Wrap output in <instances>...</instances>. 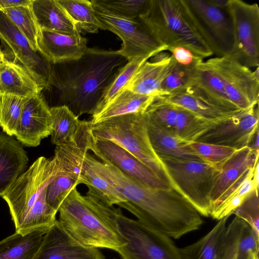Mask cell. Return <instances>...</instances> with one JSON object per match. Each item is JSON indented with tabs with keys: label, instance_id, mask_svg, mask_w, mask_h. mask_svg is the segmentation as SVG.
I'll return each instance as SVG.
<instances>
[{
	"label": "cell",
	"instance_id": "obj_8",
	"mask_svg": "<svg viewBox=\"0 0 259 259\" xmlns=\"http://www.w3.org/2000/svg\"><path fill=\"white\" fill-rule=\"evenodd\" d=\"M55 159L38 158L12 184L2 197L9 205L18 229L44 188L59 174Z\"/></svg>",
	"mask_w": 259,
	"mask_h": 259
},
{
	"label": "cell",
	"instance_id": "obj_49",
	"mask_svg": "<svg viewBox=\"0 0 259 259\" xmlns=\"http://www.w3.org/2000/svg\"><path fill=\"white\" fill-rule=\"evenodd\" d=\"M258 162L255 165L253 177H252V182L254 187V189L258 192V186H259V179H258Z\"/></svg>",
	"mask_w": 259,
	"mask_h": 259
},
{
	"label": "cell",
	"instance_id": "obj_27",
	"mask_svg": "<svg viewBox=\"0 0 259 259\" xmlns=\"http://www.w3.org/2000/svg\"><path fill=\"white\" fill-rule=\"evenodd\" d=\"M231 215L219 220L203 237L187 246L179 248L183 259H221Z\"/></svg>",
	"mask_w": 259,
	"mask_h": 259
},
{
	"label": "cell",
	"instance_id": "obj_28",
	"mask_svg": "<svg viewBox=\"0 0 259 259\" xmlns=\"http://www.w3.org/2000/svg\"><path fill=\"white\" fill-rule=\"evenodd\" d=\"M191 86L195 88L218 106L233 110H240L230 103L219 75L206 61H203L196 66Z\"/></svg>",
	"mask_w": 259,
	"mask_h": 259
},
{
	"label": "cell",
	"instance_id": "obj_39",
	"mask_svg": "<svg viewBox=\"0 0 259 259\" xmlns=\"http://www.w3.org/2000/svg\"><path fill=\"white\" fill-rule=\"evenodd\" d=\"M148 59L149 58L146 57H139L127 61L120 69L113 81L107 88L95 109L109 102L123 90L137 69Z\"/></svg>",
	"mask_w": 259,
	"mask_h": 259
},
{
	"label": "cell",
	"instance_id": "obj_9",
	"mask_svg": "<svg viewBox=\"0 0 259 259\" xmlns=\"http://www.w3.org/2000/svg\"><path fill=\"white\" fill-rule=\"evenodd\" d=\"M92 4L102 29L109 30L121 38L122 46L116 52L127 61L139 57L149 59L162 51H166L167 47L157 42L141 17L124 18Z\"/></svg>",
	"mask_w": 259,
	"mask_h": 259
},
{
	"label": "cell",
	"instance_id": "obj_48",
	"mask_svg": "<svg viewBox=\"0 0 259 259\" xmlns=\"http://www.w3.org/2000/svg\"><path fill=\"white\" fill-rule=\"evenodd\" d=\"M213 6L223 10H227L229 0H208Z\"/></svg>",
	"mask_w": 259,
	"mask_h": 259
},
{
	"label": "cell",
	"instance_id": "obj_26",
	"mask_svg": "<svg viewBox=\"0 0 259 259\" xmlns=\"http://www.w3.org/2000/svg\"><path fill=\"white\" fill-rule=\"evenodd\" d=\"M30 7L39 29L80 34L57 0H31Z\"/></svg>",
	"mask_w": 259,
	"mask_h": 259
},
{
	"label": "cell",
	"instance_id": "obj_20",
	"mask_svg": "<svg viewBox=\"0 0 259 259\" xmlns=\"http://www.w3.org/2000/svg\"><path fill=\"white\" fill-rule=\"evenodd\" d=\"M259 151L245 147L237 150L223 165L210 194L212 210L217 201L246 171L258 162ZM212 211V210H211Z\"/></svg>",
	"mask_w": 259,
	"mask_h": 259
},
{
	"label": "cell",
	"instance_id": "obj_7",
	"mask_svg": "<svg viewBox=\"0 0 259 259\" xmlns=\"http://www.w3.org/2000/svg\"><path fill=\"white\" fill-rule=\"evenodd\" d=\"M115 217L126 244L117 252L121 259H183L171 238L124 215L116 208Z\"/></svg>",
	"mask_w": 259,
	"mask_h": 259
},
{
	"label": "cell",
	"instance_id": "obj_16",
	"mask_svg": "<svg viewBox=\"0 0 259 259\" xmlns=\"http://www.w3.org/2000/svg\"><path fill=\"white\" fill-rule=\"evenodd\" d=\"M52 120L50 107L41 94L27 97L15 135L27 147H36L51 135Z\"/></svg>",
	"mask_w": 259,
	"mask_h": 259
},
{
	"label": "cell",
	"instance_id": "obj_3",
	"mask_svg": "<svg viewBox=\"0 0 259 259\" xmlns=\"http://www.w3.org/2000/svg\"><path fill=\"white\" fill-rule=\"evenodd\" d=\"M88 187L84 196L76 187L71 190L59 208L58 221L81 244L117 252L126 240L117 226L116 207L109 205L93 188Z\"/></svg>",
	"mask_w": 259,
	"mask_h": 259
},
{
	"label": "cell",
	"instance_id": "obj_32",
	"mask_svg": "<svg viewBox=\"0 0 259 259\" xmlns=\"http://www.w3.org/2000/svg\"><path fill=\"white\" fill-rule=\"evenodd\" d=\"M72 20L78 32L96 33L102 29L93 5L88 0H57Z\"/></svg>",
	"mask_w": 259,
	"mask_h": 259
},
{
	"label": "cell",
	"instance_id": "obj_17",
	"mask_svg": "<svg viewBox=\"0 0 259 259\" xmlns=\"http://www.w3.org/2000/svg\"><path fill=\"white\" fill-rule=\"evenodd\" d=\"M34 259H106L98 248L85 246L74 239L56 220L45 234Z\"/></svg>",
	"mask_w": 259,
	"mask_h": 259
},
{
	"label": "cell",
	"instance_id": "obj_25",
	"mask_svg": "<svg viewBox=\"0 0 259 259\" xmlns=\"http://www.w3.org/2000/svg\"><path fill=\"white\" fill-rule=\"evenodd\" d=\"M42 89L20 64L6 58L0 66V95L30 97Z\"/></svg>",
	"mask_w": 259,
	"mask_h": 259
},
{
	"label": "cell",
	"instance_id": "obj_12",
	"mask_svg": "<svg viewBox=\"0 0 259 259\" xmlns=\"http://www.w3.org/2000/svg\"><path fill=\"white\" fill-rule=\"evenodd\" d=\"M183 1L193 24L213 54L218 57L229 54L233 45V30L227 11L213 6L208 0Z\"/></svg>",
	"mask_w": 259,
	"mask_h": 259
},
{
	"label": "cell",
	"instance_id": "obj_1",
	"mask_svg": "<svg viewBox=\"0 0 259 259\" xmlns=\"http://www.w3.org/2000/svg\"><path fill=\"white\" fill-rule=\"evenodd\" d=\"M91 160L99 174L126 199L122 208L147 227L177 239L198 230L203 223L196 209L174 189L149 187L93 156Z\"/></svg>",
	"mask_w": 259,
	"mask_h": 259
},
{
	"label": "cell",
	"instance_id": "obj_22",
	"mask_svg": "<svg viewBox=\"0 0 259 259\" xmlns=\"http://www.w3.org/2000/svg\"><path fill=\"white\" fill-rule=\"evenodd\" d=\"M28 162L21 144L12 136L0 132V196L22 174Z\"/></svg>",
	"mask_w": 259,
	"mask_h": 259
},
{
	"label": "cell",
	"instance_id": "obj_50",
	"mask_svg": "<svg viewBox=\"0 0 259 259\" xmlns=\"http://www.w3.org/2000/svg\"><path fill=\"white\" fill-rule=\"evenodd\" d=\"M5 58L6 57L5 54L4 52L2 51L1 47L0 46V66L3 63Z\"/></svg>",
	"mask_w": 259,
	"mask_h": 259
},
{
	"label": "cell",
	"instance_id": "obj_31",
	"mask_svg": "<svg viewBox=\"0 0 259 259\" xmlns=\"http://www.w3.org/2000/svg\"><path fill=\"white\" fill-rule=\"evenodd\" d=\"M52 120L51 142L56 146L72 142L77 137L83 120H80L65 106L50 107Z\"/></svg>",
	"mask_w": 259,
	"mask_h": 259
},
{
	"label": "cell",
	"instance_id": "obj_19",
	"mask_svg": "<svg viewBox=\"0 0 259 259\" xmlns=\"http://www.w3.org/2000/svg\"><path fill=\"white\" fill-rule=\"evenodd\" d=\"M156 97L209 120L224 121L240 111L217 105L192 86L168 95Z\"/></svg>",
	"mask_w": 259,
	"mask_h": 259
},
{
	"label": "cell",
	"instance_id": "obj_14",
	"mask_svg": "<svg viewBox=\"0 0 259 259\" xmlns=\"http://www.w3.org/2000/svg\"><path fill=\"white\" fill-rule=\"evenodd\" d=\"M257 127L258 105L238 111L205 132L195 141L223 145L239 150L248 147Z\"/></svg>",
	"mask_w": 259,
	"mask_h": 259
},
{
	"label": "cell",
	"instance_id": "obj_24",
	"mask_svg": "<svg viewBox=\"0 0 259 259\" xmlns=\"http://www.w3.org/2000/svg\"><path fill=\"white\" fill-rule=\"evenodd\" d=\"M155 97L143 95L124 89L111 100L92 112L91 124L112 117L137 113H145Z\"/></svg>",
	"mask_w": 259,
	"mask_h": 259
},
{
	"label": "cell",
	"instance_id": "obj_5",
	"mask_svg": "<svg viewBox=\"0 0 259 259\" xmlns=\"http://www.w3.org/2000/svg\"><path fill=\"white\" fill-rule=\"evenodd\" d=\"M90 128L93 138L119 145L170 186L162 163L151 146L145 112L116 116L95 124L90 122Z\"/></svg>",
	"mask_w": 259,
	"mask_h": 259
},
{
	"label": "cell",
	"instance_id": "obj_23",
	"mask_svg": "<svg viewBox=\"0 0 259 259\" xmlns=\"http://www.w3.org/2000/svg\"><path fill=\"white\" fill-rule=\"evenodd\" d=\"M175 64L171 55L164 60L147 61L137 69L124 89L143 95L161 96L162 83Z\"/></svg>",
	"mask_w": 259,
	"mask_h": 259
},
{
	"label": "cell",
	"instance_id": "obj_30",
	"mask_svg": "<svg viewBox=\"0 0 259 259\" xmlns=\"http://www.w3.org/2000/svg\"><path fill=\"white\" fill-rule=\"evenodd\" d=\"M255 167L246 171L220 197L213 206L211 217L219 220L231 215L251 192L255 190L252 182Z\"/></svg>",
	"mask_w": 259,
	"mask_h": 259
},
{
	"label": "cell",
	"instance_id": "obj_42",
	"mask_svg": "<svg viewBox=\"0 0 259 259\" xmlns=\"http://www.w3.org/2000/svg\"><path fill=\"white\" fill-rule=\"evenodd\" d=\"M248 224L259 236L258 192L252 190L232 213Z\"/></svg>",
	"mask_w": 259,
	"mask_h": 259
},
{
	"label": "cell",
	"instance_id": "obj_18",
	"mask_svg": "<svg viewBox=\"0 0 259 259\" xmlns=\"http://www.w3.org/2000/svg\"><path fill=\"white\" fill-rule=\"evenodd\" d=\"M87 39L74 35L39 29L38 51L52 64L77 60L85 52Z\"/></svg>",
	"mask_w": 259,
	"mask_h": 259
},
{
	"label": "cell",
	"instance_id": "obj_21",
	"mask_svg": "<svg viewBox=\"0 0 259 259\" xmlns=\"http://www.w3.org/2000/svg\"><path fill=\"white\" fill-rule=\"evenodd\" d=\"M146 117L150 141L158 157L204 162L192 148L190 143L180 139L163 128L147 115Z\"/></svg>",
	"mask_w": 259,
	"mask_h": 259
},
{
	"label": "cell",
	"instance_id": "obj_34",
	"mask_svg": "<svg viewBox=\"0 0 259 259\" xmlns=\"http://www.w3.org/2000/svg\"><path fill=\"white\" fill-rule=\"evenodd\" d=\"M88 152L84 159L81 176V184L95 189L110 205L122 207L127 202L125 197L111 185L93 165Z\"/></svg>",
	"mask_w": 259,
	"mask_h": 259
},
{
	"label": "cell",
	"instance_id": "obj_33",
	"mask_svg": "<svg viewBox=\"0 0 259 259\" xmlns=\"http://www.w3.org/2000/svg\"><path fill=\"white\" fill-rule=\"evenodd\" d=\"M42 190L34 205L16 232L25 235L36 230H48L56 221L55 210L46 201V188Z\"/></svg>",
	"mask_w": 259,
	"mask_h": 259
},
{
	"label": "cell",
	"instance_id": "obj_11",
	"mask_svg": "<svg viewBox=\"0 0 259 259\" xmlns=\"http://www.w3.org/2000/svg\"><path fill=\"white\" fill-rule=\"evenodd\" d=\"M206 62L219 75L226 96L235 108L245 110L258 104V66L252 71L229 54Z\"/></svg>",
	"mask_w": 259,
	"mask_h": 259
},
{
	"label": "cell",
	"instance_id": "obj_36",
	"mask_svg": "<svg viewBox=\"0 0 259 259\" xmlns=\"http://www.w3.org/2000/svg\"><path fill=\"white\" fill-rule=\"evenodd\" d=\"M2 11L26 37L33 50L38 52L37 39L39 28L30 5L12 7Z\"/></svg>",
	"mask_w": 259,
	"mask_h": 259
},
{
	"label": "cell",
	"instance_id": "obj_41",
	"mask_svg": "<svg viewBox=\"0 0 259 259\" xmlns=\"http://www.w3.org/2000/svg\"><path fill=\"white\" fill-rule=\"evenodd\" d=\"M195 67H186L176 63L162 83L161 96L168 95L191 86Z\"/></svg>",
	"mask_w": 259,
	"mask_h": 259
},
{
	"label": "cell",
	"instance_id": "obj_43",
	"mask_svg": "<svg viewBox=\"0 0 259 259\" xmlns=\"http://www.w3.org/2000/svg\"><path fill=\"white\" fill-rule=\"evenodd\" d=\"M259 236L243 221L238 240V259H247L250 254L258 255Z\"/></svg>",
	"mask_w": 259,
	"mask_h": 259
},
{
	"label": "cell",
	"instance_id": "obj_40",
	"mask_svg": "<svg viewBox=\"0 0 259 259\" xmlns=\"http://www.w3.org/2000/svg\"><path fill=\"white\" fill-rule=\"evenodd\" d=\"M192 148L203 161L218 169L237 151L227 146L194 141L190 143Z\"/></svg>",
	"mask_w": 259,
	"mask_h": 259
},
{
	"label": "cell",
	"instance_id": "obj_6",
	"mask_svg": "<svg viewBox=\"0 0 259 259\" xmlns=\"http://www.w3.org/2000/svg\"><path fill=\"white\" fill-rule=\"evenodd\" d=\"M159 158L171 187L201 215L210 216L212 210L210 194L220 170L204 162Z\"/></svg>",
	"mask_w": 259,
	"mask_h": 259
},
{
	"label": "cell",
	"instance_id": "obj_4",
	"mask_svg": "<svg viewBox=\"0 0 259 259\" xmlns=\"http://www.w3.org/2000/svg\"><path fill=\"white\" fill-rule=\"evenodd\" d=\"M161 45L182 46L203 59L213 55L193 24L183 0H150L140 17Z\"/></svg>",
	"mask_w": 259,
	"mask_h": 259
},
{
	"label": "cell",
	"instance_id": "obj_37",
	"mask_svg": "<svg viewBox=\"0 0 259 259\" xmlns=\"http://www.w3.org/2000/svg\"><path fill=\"white\" fill-rule=\"evenodd\" d=\"M25 99L11 95H0V126L8 135H15Z\"/></svg>",
	"mask_w": 259,
	"mask_h": 259
},
{
	"label": "cell",
	"instance_id": "obj_13",
	"mask_svg": "<svg viewBox=\"0 0 259 259\" xmlns=\"http://www.w3.org/2000/svg\"><path fill=\"white\" fill-rule=\"evenodd\" d=\"M0 40L8 53L7 59L22 65L42 90H48L52 80V64L33 50L26 37L1 11Z\"/></svg>",
	"mask_w": 259,
	"mask_h": 259
},
{
	"label": "cell",
	"instance_id": "obj_51",
	"mask_svg": "<svg viewBox=\"0 0 259 259\" xmlns=\"http://www.w3.org/2000/svg\"><path fill=\"white\" fill-rule=\"evenodd\" d=\"M247 259H259L258 255H255L254 254H250Z\"/></svg>",
	"mask_w": 259,
	"mask_h": 259
},
{
	"label": "cell",
	"instance_id": "obj_29",
	"mask_svg": "<svg viewBox=\"0 0 259 259\" xmlns=\"http://www.w3.org/2000/svg\"><path fill=\"white\" fill-rule=\"evenodd\" d=\"M46 230H36L25 235L15 232L0 241V259H34Z\"/></svg>",
	"mask_w": 259,
	"mask_h": 259
},
{
	"label": "cell",
	"instance_id": "obj_47",
	"mask_svg": "<svg viewBox=\"0 0 259 259\" xmlns=\"http://www.w3.org/2000/svg\"><path fill=\"white\" fill-rule=\"evenodd\" d=\"M258 127L254 132L250 142L248 146V148L255 151H259V134Z\"/></svg>",
	"mask_w": 259,
	"mask_h": 259
},
{
	"label": "cell",
	"instance_id": "obj_15",
	"mask_svg": "<svg viewBox=\"0 0 259 259\" xmlns=\"http://www.w3.org/2000/svg\"><path fill=\"white\" fill-rule=\"evenodd\" d=\"M90 151L102 160L103 163L117 167L130 178L146 186L160 190L172 188L138 159L111 141L93 137Z\"/></svg>",
	"mask_w": 259,
	"mask_h": 259
},
{
	"label": "cell",
	"instance_id": "obj_10",
	"mask_svg": "<svg viewBox=\"0 0 259 259\" xmlns=\"http://www.w3.org/2000/svg\"><path fill=\"white\" fill-rule=\"evenodd\" d=\"M227 12L233 30V45L229 55L248 68L259 65V8L257 4L229 0Z\"/></svg>",
	"mask_w": 259,
	"mask_h": 259
},
{
	"label": "cell",
	"instance_id": "obj_38",
	"mask_svg": "<svg viewBox=\"0 0 259 259\" xmlns=\"http://www.w3.org/2000/svg\"><path fill=\"white\" fill-rule=\"evenodd\" d=\"M91 2L115 15L134 19L146 13L150 0H92Z\"/></svg>",
	"mask_w": 259,
	"mask_h": 259
},
{
	"label": "cell",
	"instance_id": "obj_46",
	"mask_svg": "<svg viewBox=\"0 0 259 259\" xmlns=\"http://www.w3.org/2000/svg\"><path fill=\"white\" fill-rule=\"evenodd\" d=\"M31 0H0V11L22 5H30Z\"/></svg>",
	"mask_w": 259,
	"mask_h": 259
},
{
	"label": "cell",
	"instance_id": "obj_44",
	"mask_svg": "<svg viewBox=\"0 0 259 259\" xmlns=\"http://www.w3.org/2000/svg\"><path fill=\"white\" fill-rule=\"evenodd\" d=\"M243 222V220L235 216L227 226L221 259H238V240Z\"/></svg>",
	"mask_w": 259,
	"mask_h": 259
},
{
	"label": "cell",
	"instance_id": "obj_35",
	"mask_svg": "<svg viewBox=\"0 0 259 259\" xmlns=\"http://www.w3.org/2000/svg\"><path fill=\"white\" fill-rule=\"evenodd\" d=\"M179 107L174 135L185 142L195 141L205 132L223 121L209 120Z\"/></svg>",
	"mask_w": 259,
	"mask_h": 259
},
{
	"label": "cell",
	"instance_id": "obj_45",
	"mask_svg": "<svg viewBox=\"0 0 259 259\" xmlns=\"http://www.w3.org/2000/svg\"><path fill=\"white\" fill-rule=\"evenodd\" d=\"M166 51L169 52L177 65L183 67L195 66L203 62L204 59L182 46L169 47L167 49Z\"/></svg>",
	"mask_w": 259,
	"mask_h": 259
},
{
	"label": "cell",
	"instance_id": "obj_2",
	"mask_svg": "<svg viewBox=\"0 0 259 259\" xmlns=\"http://www.w3.org/2000/svg\"><path fill=\"white\" fill-rule=\"evenodd\" d=\"M127 62L116 51L88 48L74 60L52 64L53 92L58 106L77 117L91 114L120 69Z\"/></svg>",
	"mask_w": 259,
	"mask_h": 259
}]
</instances>
